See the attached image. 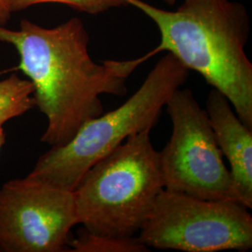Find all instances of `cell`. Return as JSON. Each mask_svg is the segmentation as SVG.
Instances as JSON below:
<instances>
[{
    "instance_id": "cell-1",
    "label": "cell",
    "mask_w": 252,
    "mask_h": 252,
    "mask_svg": "<svg viewBox=\"0 0 252 252\" xmlns=\"http://www.w3.org/2000/svg\"><path fill=\"white\" fill-rule=\"evenodd\" d=\"M0 42L18 52V69L34 86L36 108L47 126L40 141L50 146L68 142L85 123L103 113L101 95H125L126 81L148 59L94 62L88 52L83 23L72 18L54 28L22 20L18 30L0 26Z\"/></svg>"
},
{
    "instance_id": "cell-2",
    "label": "cell",
    "mask_w": 252,
    "mask_h": 252,
    "mask_svg": "<svg viewBox=\"0 0 252 252\" xmlns=\"http://www.w3.org/2000/svg\"><path fill=\"white\" fill-rule=\"evenodd\" d=\"M130 5L158 27L161 39L153 55L166 52L188 70L199 73L252 129V64L245 53L250 19L243 5L229 0H184L174 11L142 0H130Z\"/></svg>"
},
{
    "instance_id": "cell-3",
    "label": "cell",
    "mask_w": 252,
    "mask_h": 252,
    "mask_svg": "<svg viewBox=\"0 0 252 252\" xmlns=\"http://www.w3.org/2000/svg\"><path fill=\"white\" fill-rule=\"evenodd\" d=\"M151 131L126 138L95 162L73 190L78 224L87 232L128 238L144 225L164 189Z\"/></svg>"
},
{
    "instance_id": "cell-4",
    "label": "cell",
    "mask_w": 252,
    "mask_h": 252,
    "mask_svg": "<svg viewBox=\"0 0 252 252\" xmlns=\"http://www.w3.org/2000/svg\"><path fill=\"white\" fill-rule=\"evenodd\" d=\"M189 70L172 54L154 65L141 86L112 111L94 118L61 146L42 154L29 178L73 191L84 174L130 135L152 130L172 94L185 83Z\"/></svg>"
},
{
    "instance_id": "cell-5",
    "label": "cell",
    "mask_w": 252,
    "mask_h": 252,
    "mask_svg": "<svg viewBox=\"0 0 252 252\" xmlns=\"http://www.w3.org/2000/svg\"><path fill=\"white\" fill-rule=\"evenodd\" d=\"M235 200H205L163 189L137 238L149 250L248 252L252 216Z\"/></svg>"
},
{
    "instance_id": "cell-6",
    "label": "cell",
    "mask_w": 252,
    "mask_h": 252,
    "mask_svg": "<svg viewBox=\"0 0 252 252\" xmlns=\"http://www.w3.org/2000/svg\"><path fill=\"white\" fill-rule=\"evenodd\" d=\"M165 107L172 134L159 152L164 189L205 200L237 201L207 111L191 91H175Z\"/></svg>"
},
{
    "instance_id": "cell-7",
    "label": "cell",
    "mask_w": 252,
    "mask_h": 252,
    "mask_svg": "<svg viewBox=\"0 0 252 252\" xmlns=\"http://www.w3.org/2000/svg\"><path fill=\"white\" fill-rule=\"evenodd\" d=\"M74 193L27 176L0 188V252H69Z\"/></svg>"
},
{
    "instance_id": "cell-8",
    "label": "cell",
    "mask_w": 252,
    "mask_h": 252,
    "mask_svg": "<svg viewBox=\"0 0 252 252\" xmlns=\"http://www.w3.org/2000/svg\"><path fill=\"white\" fill-rule=\"evenodd\" d=\"M206 111L218 146L230 164L236 199L252 209V129L238 117L227 97L215 89L207 96Z\"/></svg>"
},
{
    "instance_id": "cell-9",
    "label": "cell",
    "mask_w": 252,
    "mask_h": 252,
    "mask_svg": "<svg viewBox=\"0 0 252 252\" xmlns=\"http://www.w3.org/2000/svg\"><path fill=\"white\" fill-rule=\"evenodd\" d=\"M35 107L34 86L29 80L12 74L0 81V126Z\"/></svg>"
},
{
    "instance_id": "cell-10",
    "label": "cell",
    "mask_w": 252,
    "mask_h": 252,
    "mask_svg": "<svg viewBox=\"0 0 252 252\" xmlns=\"http://www.w3.org/2000/svg\"><path fill=\"white\" fill-rule=\"evenodd\" d=\"M69 252H145L150 250L137 236L120 238L92 234L82 229L79 235L69 241Z\"/></svg>"
},
{
    "instance_id": "cell-11",
    "label": "cell",
    "mask_w": 252,
    "mask_h": 252,
    "mask_svg": "<svg viewBox=\"0 0 252 252\" xmlns=\"http://www.w3.org/2000/svg\"><path fill=\"white\" fill-rule=\"evenodd\" d=\"M10 13L41 3L64 4L88 14H99L108 9L130 5V0H3Z\"/></svg>"
},
{
    "instance_id": "cell-12",
    "label": "cell",
    "mask_w": 252,
    "mask_h": 252,
    "mask_svg": "<svg viewBox=\"0 0 252 252\" xmlns=\"http://www.w3.org/2000/svg\"><path fill=\"white\" fill-rule=\"evenodd\" d=\"M10 12L6 8L4 1L0 0V26H5L9 18H10Z\"/></svg>"
},
{
    "instance_id": "cell-13",
    "label": "cell",
    "mask_w": 252,
    "mask_h": 252,
    "mask_svg": "<svg viewBox=\"0 0 252 252\" xmlns=\"http://www.w3.org/2000/svg\"><path fill=\"white\" fill-rule=\"evenodd\" d=\"M5 140H6V135H5V132L3 130V126H0V151L5 143Z\"/></svg>"
},
{
    "instance_id": "cell-14",
    "label": "cell",
    "mask_w": 252,
    "mask_h": 252,
    "mask_svg": "<svg viewBox=\"0 0 252 252\" xmlns=\"http://www.w3.org/2000/svg\"><path fill=\"white\" fill-rule=\"evenodd\" d=\"M166 3H169V4H173L174 2H176V0H164Z\"/></svg>"
}]
</instances>
